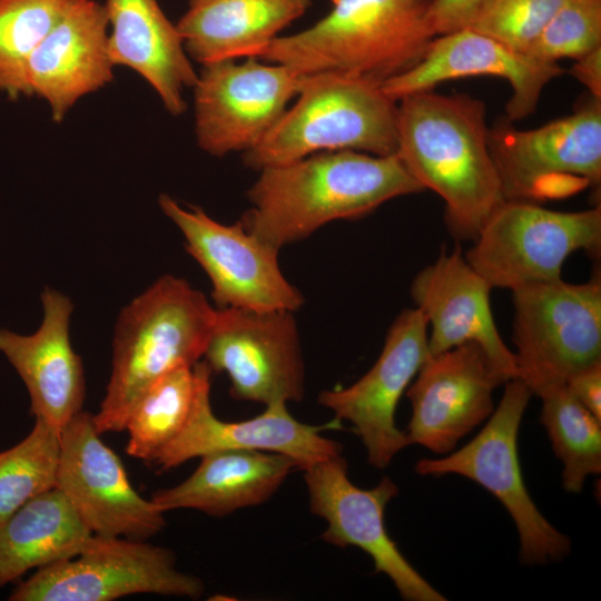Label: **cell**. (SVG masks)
<instances>
[{"instance_id": "obj_14", "label": "cell", "mask_w": 601, "mask_h": 601, "mask_svg": "<svg viewBox=\"0 0 601 601\" xmlns=\"http://www.w3.org/2000/svg\"><path fill=\"white\" fill-rule=\"evenodd\" d=\"M100 435L83 410L60 430L56 487L92 534L147 541L166 526L165 512L132 487Z\"/></svg>"}, {"instance_id": "obj_31", "label": "cell", "mask_w": 601, "mask_h": 601, "mask_svg": "<svg viewBox=\"0 0 601 601\" xmlns=\"http://www.w3.org/2000/svg\"><path fill=\"white\" fill-rule=\"evenodd\" d=\"M601 47V0H566L528 55L549 62L578 59Z\"/></svg>"}, {"instance_id": "obj_10", "label": "cell", "mask_w": 601, "mask_h": 601, "mask_svg": "<svg viewBox=\"0 0 601 601\" xmlns=\"http://www.w3.org/2000/svg\"><path fill=\"white\" fill-rule=\"evenodd\" d=\"M204 582L177 569L175 553L146 541L92 534L82 551L39 568L11 601H111L137 593L198 599Z\"/></svg>"}, {"instance_id": "obj_21", "label": "cell", "mask_w": 601, "mask_h": 601, "mask_svg": "<svg viewBox=\"0 0 601 601\" xmlns=\"http://www.w3.org/2000/svg\"><path fill=\"white\" fill-rule=\"evenodd\" d=\"M107 27L105 6L69 0L59 21L30 56V93L47 100L55 121H61L80 97L111 81Z\"/></svg>"}, {"instance_id": "obj_9", "label": "cell", "mask_w": 601, "mask_h": 601, "mask_svg": "<svg viewBox=\"0 0 601 601\" xmlns=\"http://www.w3.org/2000/svg\"><path fill=\"white\" fill-rule=\"evenodd\" d=\"M487 142L506 200L559 199L599 187L601 100L535 129L499 125Z\"/></svg>"}, {"instance_id": "obj_23", "label": "cell", "mask_w": 601, "mask_h": 601, "mask_svg": "<svg viewBox=\"0 0 601 601\" xmlns=\"http://www.w3.org/2000/svg\"><path fill=\"white\" fill-rule=\"evenodd\" d=\"M106 13L112 31L108 52L116 65L129 67L144 77L174 116L186 110L185 88L197 80L176 24L157 0H107Z\"/></svg>"}, {"instance_id": "obj_12", "label": "cell", "mask_w": 601, "mask_h": 601, "mask_svg": "<svg viewBox=\"0 0 601 601\" xmlns=\"http://www.w3.org/2000/svg\"><path fill=\"white\" fill-rule=\"evenodd\" d=\"M159 205L208 275L219 308L295 312L303 305L302 293L279 268L278 249L252 235L239 220L220 224L201 208H184L165 194Z\"/></svg>"}, {"instance_id": "obj_17", "label": "cell", "mask_w": 601, "mask_h": 601, "mask_svg": "<svg viewBox=\"0 0 601 601\" xmlns=\"http://www.w3.org/2000/svg\"><path fill=\"white\" fill-rule=\"evenodd\" d=\"M427 321L416 308L404 309L393 322L372 368L347 387L319 393L318 403L335 418L348 421L366 449L367 462L380 470L408 446L395 424L403 393L428 356Z\"/></svg>"}, {"instance_id": "obj_33", "label": "cell", "mask_w": 601, "mask_h": 601, "mask_svg": "<svg viewBox=\"0 0 601 601\" xmlns=\"http://www.w3.org/2000/svg\"><path fill=\"white\" fill-rule=\"evenodd\" d=\"M490 0H431L427 26L433 37L466 28Z\"/></svg>"}, {"instance_id": "obj_19", "label": "cell", "mask_w": 601, "mask_h": 601, "mask_svg": "<svg viewBox=\"0 0 601 601\" xmlns=\"http://www.w3.org/2000/svg\"><path fill=\"white\" fill-rule=\"evenodd\" d=\"M562 73L563 69L556 62L536 59L490 36L463 28L434 37L418 63L385 81L381 88L398 101L451 79L501 77L512 88L506 104L508 118L520 120L534 112L544 87Z\"/></svg>"}, {"instance_id": "obj_22", "label": "cell", "mask_w": 601, "mask_h": 601, "mask_svg": "<svg viewBox=\"0 0 601 601\" xmlns=\"http://www.w3.org/2000/svg\"><path fill=\"white\" fill-rule=\"evenodd\" d=\"M43 321L32 335L0 328L2 352L23 380L36 420L61 430L82 411L86 396L83 367L69 337L72 303L46 288L41 294Z\"/></svg>"}, {"instance_id": "obj_20", "label": "cell", "mask_w": 601, "mask_h": 601, "mask_svg": "<svg viewBox=\"0 0 601 601\" xmlns=\"http://www.w3.org/2000/svg\"><path fill=\"white\" fill-rule=\"evenodd\" d=\"M491 289L457 248L443 253L415 276L411 296L431 326L428 355L475 342L510 378H515V356L494 323Z\"/></svg>"}, {"instance_id": "obj_29", "label": "cell", "mask_w": 601, "mask_h": 601, "mask_svg": "<svg viewBox=\"0 0 601 601\" xmlns=\"http://www.w3.org/2000/svg\"><path fill=\"white\" fill-rule=\"evenodd\" d=\"M69 0H0V90L11 100L31 96L30 56L61 18Z\"/></svg>"}, {"instance_id": "obj_35", "label": "cell", "mask_w": 601, "mask_h": 601, "mask_svg": "<svg viewBox=\"0 0 601 601\" xmlns=\"http://www.w3.org/2000/svg\"><path fill=\"white\" fill-rule=\"evenodd\" d=\"M575 60L571 75L589 89L592 98L601 100V47Z\"/></svg>"}, {"instance_id": "obj_24", "label": "cell", "mask_w": 601, "mask_h": 601, "mask_svg": "<svg viewBox=\"0 0 601 601\" xmlns=\"http://www.w3.org/2000/svg\"><path fill=\"white\" fill-rule=\"evenodd\" d=\"M200 457L189 477L151 494L161 511L193 509L223 518L265 503L297 469L290 457L264 451L223 450Z\"/></svg>"}, {"instance_id": "obj_27", "label": "cell", "mask_w": 601, "mask_h": 601, "mask_svg": "<svg viewBox=\"0 0 601 601\" xmlns=\"http://www.w3.org/2000/svg\"><path fill=\"white\" fill-rule=\"evenodd\" d=\"M195 364L170 371L139 397L125 428L129 435L126 445L128 455L154 462L159 452L184 430L198 387Z\"/></svg>"}, {"instance_id": "obj_15", "label": "cell", "mask_w": 601, "mask_h": 601, "mask_svg": "<svg viewBox=\"0 0 601 601\" xmlns=\"http://www.w3.org/2000/svg\"><path fill=\"white\" fill-rule=\"evenodd\" d=\"M300 79L294 70L256 57L204 65L193 87L199 147L219 157L253 148L297 96Z\"/></svg>"}, {"instance_id": "obj_34", "label": "cell", "mask_w": 601, "mask_h": 601, "mask_svg": "<svg viewBox=\"0 0 601 601\" xmlns=\"http://www.w3.org/2000/svg\"><path fill=\"white\" fill-rule=\"evenodd\" d=\"M564 384L585 408L601 420V359L578 370Z\"/></svg>"}, {"instance_id": "obj_30", "label": "cell", "mask_w": 601, "mask_h": 601, "mask_svg": "<svg viewBox=\"0 0 601 601\" xmlns=\"http://www.w3.org/2000/svg\"><path fill=\"white\" fill-rule=\"evenodd\" d=\"M59 452L60 430L41 420L20 443L0 452V523L56 487Z\"/></svg>"}, {"instance_id": "obj_28", "label": "cell", "mask_w": 601, "mask_h": 601, "mask_svg": "<svg viewBox=\"0 0 601 601\" xmlns=\"http://www.w3.org/2000/svg\"><path fill=\"white\" fill-rule=\"evenodd\" d=\"M540 421L562 463L565 491L579 493L590 475L601 472V420L559 384L541 391Z\"/></svg>"}, {"instance_id": "obj_25", "label": "cell", "mask_w": 601, "mask_h": 601, "mask_svg": "<svg viewBox=\"0 0 601 601\" xmlns=\"http://www.w3.org/2000/svg\"><path fill=\"white\" fill-rule=\"evenodd\" d=\"M312 0H189L176 24L188 57L204 65L258 58Z\"/></svg>"}, {"instance_id": "obj_1", "label": "cell", "mask_w": 601, "mask_h": 601, "mask_svg": "<svg viewBox=\"0 0 601 601\" xmlns=\"http://www.w3.org/2000/svg\"><path fill=\"white\" fill-rule=\"evenodd\" d=\"M259 171L247 191L252 207L239 221L278 250L327 223L359 218L424 190L396 155L324 151Z\"/></svg>"}, {"instance_id": "obj_32", "label": "cell", "mask_w": 601, "mask_h": 601, "mask_svg": "<svg viewBox=\"0 0 601 601\" xmlns=\"http://www.w3.org/2000/svg\"><path fill=\"white\" fill-rule=\"evenodd\" d=\"M566 0H490L466 28L528 53Z\"/></svg>"}, {"instance_id": "obj_11", "label": "cell", "mask_w": 601, "mask_h": 601, "mask_svg": "<svg viewBox=\"0 0 601 601\" xmlns=\"http://www.w3.org/2000/svg\"><path fill=\"white\" fill-rule=\"evenodd\" d=\"M205 362L225 373L238 401L299 402L305 370L293 312L218 308Z\"/></svg>"}, {"instance_id": "obj_13", "label": "cell", "mask_w": 601, "mask_h": 601, "mask_svg": "<svg viewBox=\"0 0 601 601\" xmlns=\"http://www.w3.org/2000/svg\"><path fill=\"white\" fill-rule=\"evenodd\" d=\"M303 472L309 510L327 523L321 535L326 543L356 546L366 552L375 572L388 577L404 600H446L407 561L386 530L385 509L400 491L391 477L384 476L371 489L358 487L348 477L343 454L315 463Z\"/></svg>"}, {"instance_id": "obj_6", "label": "cell", "mask_w": 601, "mask_h": 601, "mask_svg": "<svg viewBox=\"0 0 601 601\" xmlns=\"http://www.w3.org/2000/svg\"><path fill=\"white\" fill-rule=\"evenodd\" d=\"M532 395L523 381L509 380L499 406L475 437L446 455L418 460L415 471L461 475L493 494L515 524L521 561L534 565L561 561L570 553L571 541L539 511L522 475L518 435Z\"/></svg>"}, {"instance_id": "obj_5", "label": "cell", "mask_w": 601, "mask_h": 601, "mask_svg": "<svg viewBox=\"0 0 601 601\" xmlns=\"http://www.w3.org/2000/svg\"><path fill=\"white\" fill-rule=\"evenodd\" d=\"M297 96L262 140L243 152L247 167L260 170L324 151L396 154L397 101L381 85L337 72L302 75Z\"/></svg>"}, {"instance_id": "obj_7", "label": "cell", "mask_w": 601, "mask_h": 601, "mask_svg": "<svg viewBox=\"0 0 601 601\" xmlns=\"http://www.w3.org/2000/svg\"><path fill=\"white\" fill-rule=\"evenodd\" d=\"M473 242L465 259L492 288L514 290L558 280L572 253L599 254L601 208L556 211L533 201L505 200Z\"/></svg>"}, {"instance_id": "obj_26", "label": "cell", "mask_w": 601, "mask_h": 601, "mask_svg": "<svg viewBox=\"0 0 601 601\" xmlns=\"http://www.w3.org/2000/svg\"><path fill=\"white\" fill-rule=\"evenodd\" d=\"M91 536L57 487L40 494L0 523V588L79 554Z\"/></svg>"}, {"instance_id": "obj_2", "label": "cell", "mask_w": 601, "mask_h": 601, "mask_svg": "<svg viewBox=\"0 0 601 601\" xmlns=\"http://www.w3.org/2000/svg\"><path fill=\"white\" fill-rule=\"evenodd\" d=\"M398 102L395 155L424 189L444 200L452 235L474 240L506 200L489 149L484 104L432 90Z\"/></svg>"}, {"instance_id": "obj_16", "label": "cell", "mask_w": 601, "mask_h": 601, "mask_svg": "<svg viewBox=\"0 0 601 601\" xmlns=\"http://www.w3.org/2000/svg\"><path fill=\"white\" fill-rule=\"evenodd\" d=\"M509 380L475 342L428 355L406 392L412 404L404 431L408 445L440 456L451 453L492 415L494 391Z\"/></svg>"}, {"instance_id": "obj_4", "label": "cell", "mask_w": 601, "mask_h": 601, "mask_svg": "<svg viewBox=\"0 0 601 601\" xmlns=\"http://www.w3.org/2000/svg\"><path fill=\"white\" fill-rule=\"evenodd\" d=\"M216 312L185 279L165 275L126 306L112 341L110 380L99 411V434L125 431L139 397L158 378L204 356Z\"/></svg>"}, {"instance_id": "obj_18", "label": "cell", "mask_w": 601, "mask_h": 601, "mask_svg": "<svg viewBox=\"0 0 601 601\" xmlns=\"http://www.w3.org/2000/svg\"><path fill=\"white\" fill-rule=\"evenodd\" d=\"M198 387L187 424L180 434L156 456L159 471L179 466L194 457L223 450H252L279 453L290 457L302 471L315 463L342 454V444L324 437L321 432L338 428L335 418L324 425L298 422L287 411L286 403L267 405L249 420L225 422L210 404L211 370L205 361L196 364Z\"/></svg>"}, {"instance_id": "obj_8", "label": "cell", "mask_w": 601, "mask_h": 601, "mask_svg": "<svg viewBox=\"0 0 601 601\" xmlns=\"http://www.w3.org/2000/svg\"><path fill=\"white\" fill-rule=\"evenodd\" d=\"M513 292L516 378L532 394L601 359V282L558 279Z\"/></svg>"}, {"instance_id": "obj_3", "label": "cell", "mask_w": 601, "mask_h": 601, "mask_svg": "<svg viewBox=\"0 0 601 601\" xmlns=\"http://www.w3.org/2000/svg\"><path fill=\"white\" fill-rule=\"evenodd\" d=\"M431 0H332L312 27L275 38L258 59L298 75L337 72L378 85L413 68L433 36Z\"/></svg>"}]
</instances>
